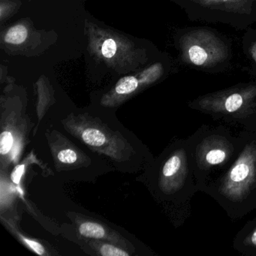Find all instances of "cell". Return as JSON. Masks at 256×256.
Masks as SVG:
<instances>
[{"mask_svg":"<svg viewBox=\"0 0 256 256\" xmlns=\"http://www.w3.org/2000/svg\"><path fill=\"white\" fill-rule=\"evenodd\" d=\"M202 192L214 199L234 221L256 210V132H247L236 160Z\"/></svg>","mask_w":256,"mask_h":256,"instance_id":"obj_1","label":"cell"},{"mask_svg":"<svg viewBox=\"0 0 256 256\" xmlns=\"http://www.w3.org/2000/svg\"><path fill=\"white\" fill-rule=\"evenodd\" d=\"M247 132H234L227 125H203L186 138L199 192L233 164L244 148Z\"/></svg>","mask_w":256,"mask_h":256,"instance_id":"obj_2","label":"cell"},{"mask_svg":"<svg viewBox=\"0 0 256 256\" xmlns=\"http://www.w3.org/2000/svg\"><path fill=\"white\" fill-rule=\"evenodd\" d=\"M160 190L173 204L175 221L180 226L191 216L192 200L199 192L186 138L174 144L162 164Z\"/></svg>","mask_w":256,"mask_h":256,"instance_id":"obj_3","label":"cell"},{"mask_svg":"<svg viewBox=\"0 0 256 256\" xmlns=\"http://www.w3.org/2000/svg\"><path fill=\"white\" fill-rule=\"evenodd\" d=\"M188 107L226 125L256 132V86L208 94L192 102Z\"/></svg>","mask_w":256,"mask_h":256,"instance_id":"obj_4","label":"cell"},{"mask_svg":"<svg viewBox=\"0 0 256 256\" xmlns=\"http://www.w3.org/2000/svg\"><path fill=\"white\" fill-rule=\"evenodd\" d=\"M232 246L240 254L256 256V217L247 222L235 235Z\"/></svg>","mask_w":256,"mask_h":256,"instance_id":"obj_5","label":"cell"},{"mask_svg":"<svg viewBox=\"0 0 256 256\" xmlns=\"http://www.w3.org/2000/svg\"><path fill=\"white\" fill-rule=\"evenodd\" d=\"M28 36V30L26 26L22 24H18L8 30L4 40L8 44L18 46L26 41Z\"/></svg>","mask_w":256,"mask_h":256,"instance_id":"obj_6","label":"cell"},{"mask_svg":"<svg viewBox=\"0 0 256 256\" xmlns=\"http://www.w3.org/2000/svg\"><path fill=\"white\" fill-rule=\"evenodd\" d=\"M140 80L134 76L122 78L116 84L115 91L119 95H128L132 94L138 88Z\"/></svg>","mask_w":256,"mask_h":256,"instance_id":"obj_7","label":"cell"},{"mask_svg":"<svg viewBox=\"0 0 256 256\" xmlns=\"http://www.w3.org/2000/svg\"><path fill=\"white\" fill-rule=\"evenodd\" d=\"M79 232L86 238L96 239H101L106 235V230L101 224L91 222H86L80 224Z\"/></svg>","mask_w":256,"mask_h":256,"instance_id":"obj_8","label":"cell"},{"mask_svg":"<svg viewBox=\"0 0 256 256\" xmlns=\"http://www.w3.org/2000/svg\"><path fill=\"white\" fill-rule=\"evenodd\" d=\"M82 138L86 144L92 146H102L106 142L104 134L96 128H86L82 133Z\"/></svg>","mask_w":256,"mask_h":256,"instance_id":"obj_9","label":"cell"},{"mask_svg":"<svg viewBox=\"0 0 256 256\" xmlns=\"http://www.w3.org/2000/svg\"><path fill=\"white\" fill-rule=\"evenodd\" d=\"M190 61L196 66H203L208 60V54L204 48L199 46H192L188 50Z\"/></svg>","mask_w":256,"mask_h":256,"instance_id":"obj_10","label":"cell"},{"mask_svg":"<svg viewBox=\"0 0 256 256\" xmlns=\"http://www.w3.org/2000/svg\"><path fill=\"white\" fill-rule=\"evenodd\" d=\"M118 46L113 38H107L103 42L101 47L102 56L106 59H112L118 52Z\"/></svg>","mask_w":256,"mask_h":256,"instance_id":"obj_11","label":"cell"},{"mask_svg":"<svg viewBox=\"0 0 256 256\" xmlns=\"http://www.w3.org/2000/svg\"><path fill=\"white\" fill-rule=\"evenodd\" d=\"M13 136L10 132L5 131L0 136V154L6 155L12 148Z\"/></svg>","mask_w":256,"mask_h":256,"instance_id":"obj_12","label":"cell"},{"mask_svg":"<svg viewBox=\"0 0 256 256\" xmlns=\"http://www.w3.org/2000/svg\"><path fill=\"white\" fill-rule=\"evenodd\" d=\"M100 252L102 256H128L130 254L127 253L124 250L121 248H118L114 246L109 245V244H106V245L102 246L100 250Z\"/></svg>","mask_w":256,"mask_h":256,"instance_id":"obj_13","label":"cell"},{"mask_svg":"<svg viewBox=\"0 0 256 256\" xmlns=\"http://www.w3.org/2000/svg\"><path fill=\"white\" fill-rule=\"evenodd\" d=\"M58 160L66 164H72L78 160V156L74 150L71 149L62 150L58 154Z\"/></svg>","mask_w":256,"mask_h":256,"instance_id":"obj_14","label":"cell"},{"mask_svg":"<svg viewBox=\"0 0 256 256\" xmlns=\"http://www.w3.org/2000/svg\"><path fill=\"white\" fill-rule=\"evenodd\" d=\"M20 238L23 240L25 244H26L30 248H31L34 252L40 254V256H42V254H44V246H43L42 245H41L40 242H36V241L35 240H32L28 239V238L22 236V235H20Z\"/></svg>","mask_w":256,"mask_h":256,"instance_id":"obj_15","label":"cell"},{"mask_svg":"<svg viewBox=\"0 0 256 256\" xmlns=\"http://www.w3.org/2000/svg\"><path fill=\"white\" fill-rule=\"evenodd\" d=\"M24 164L18 166L13 170L12 174V180L16 184H20V179H22V176H23L24 173Z\"/></svg>","mask_w":256,"mask_h":256,"instance_id":"obj_16","label":"cell"}]
</instances>
